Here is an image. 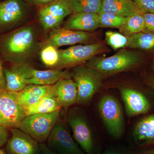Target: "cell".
Returning <instances> with one entry per match:
<instances>
[{
  "label": "cell",
  "instance_id": "6da1fadb",
  "mask_svg": "<svg viewBox=\"0 0 154 154\" xmlns=\"http://www.w3.org/2000/svg\"><path fill=\"white\" fill-rule=\"evenodd\" d=\"M37 48L33 27L27 26L0 38V51L5 60L13 64L28 63Z\"/></svg>",
  "mask_w": 154,
  "mask_h": 154
},
{
  "label": "cell",
  "instance_id": "7a4b0ae2",
  "mask_svg": "<svg viewBox=\"0 0 154 154\" xmlns=\"http://www.w3.org/2000/svg\"><path fill=\"white\" fill-rule=\"evenodd\" d=\"M139 53L122 48L114 55L106 57H94L88 61L87 66L97 70L104 77L127 70L140 61Z\"/></svg>",
  "mask_w": 154,
  "mask_h": 154
},
{
  "label": "cell",
  "instance_id": "3957f363",
  "mask_svg": "<svg viewBox=\"0 0 154 154\" xmlns=\"http://www.w3.org/2000/svg\"><path fill=\"white\" fill-rule=\"evenodd\" d=\"M72 74L78 90L77 104H88L102 87L104 76L87 65L74 67Z\"/></svg>",
  "mask_w": 154,
  "mask_h": 154
},
{
  "label": "cell",
  "instance_id": "277c9868",
  "mask_svg": "<svg viewBox=\"0 0 154 154\" xmlns=\"http://www.w3.org/2000/svg\"><path fill=\"white\" fill-rule=\"evenodd\" d=\"M61 110L53 113L26 116L19 128L39 143L47 141L58 120Z\"/></svg>",
  "mask_w": 154,
  "mask_h": 154
},
{
  "label": "cell",
  "instance_id": "5b68a950",
  "mask_svg": "<svg viewBox=\"0 0 154 154\" xmlns=\"http://www.w3.org/2000/svg\"><path fill=\"white\" fill-rule=\"evenodd\" d=\"M58 51L59 60L56 66L59 68H64L81 65L97 54L106 51V47L103 42H97L74 45Z\"/></svg>",
  "mask_w": 154,
  "mask_h": 154
},
{
  "label": "cell",
  "instance_id": "8992f818",
  "mask_svg": "<svg viewBox=\"0 0 154 154\" xmlns=\"http://www.w3.org/2000/svg\"><path fill=\"white\" fill-rule=\"evenodd\" d=\"M99 110L106 129L115 138L121 136L124 128V119L121 105L110 95L103 96L100 101Z\"/></svg>",
  "mask_w": 154,
  "mask_h": 154
},
{
  "label": "cell",
  "instance_id": "52a82bcc",
  "mask_svg": "<svg viewBox=\"0 0 154 154\" xmlns=\"http://www.w3.org/2000/svg\"><path fill=\"white\" fill-rule=\"evenodd\" d=\"M46 145L56 154H86L73 139L64 121L60 119L48 138Z\"/></svg>",
  "mask_w": 154,
  "mask_h": 154
},
{
  "label": "cell",
  "instance_id": "ba28073f",
  "mask_svg": "<svg viewBox=\"0 0 154 154\" xmlns=\"http://www.w3.org/2000/svg\"><path fill=\"white\" fill-rule=\"evenodd\" d=\"M66 116L67 122L76 142L85 153L92 154L94 147L93 135L85 116L75 108L70 109Z\"/></svg>",
  "mask_w": 154,
  "mask_h": 154
},
{
  "label": "cell",
  "instance_id": "9c48e42d",
  "mask_svg": "<svg viewBox=\"0 0 154 154\" xmlns=\"http://www.w3.org/2000/svg\"><path fill=\"white\" fill-rule=\"evenodd\" d=\"M26 116L25 108L17 102L12 92L0 91V125L19 128Z\"/></svg>",
  "mask_w": 154,
  "mask_h": 154
},
{
  "label": "cell",
  "instance_id": "30bf717a",
  "mask_svg": "<svg viewBox=\"0 0 154 154\" xmlns=\"http://www.w3.org/2000/svg\"><path fill=\"white\" fill-rule=\"evenodd\" d=\"M71 14L67 0H55L39 10L38 17L45 30H52L60 28L64 18Z\"/></svg>",
  "mask_w": 154,
  "mask_h": 154
},
{
  "label": "cell",
  "instance_id": "8fae6325",
  "mask_svg": "<svg viewBox=\"0 0 154 154\" xmlns=\"http://www.w3.org/2000/svg\"><path fill=\"white\" fill-rule=\"evenodd\" d=\"M12 136L6 145L8 154H39L40 143L18 128H11Z\"/></svg>",
  "mask_w": 154,
  "mask_h": 154
},
{
  "label": "cell",
  "instance_id": "7c38bea8",
  "mask_svg": "<svg viewBox=\"0 0 154 154\" xmlns=\"http://www.w3.org/2000/svg\"><path fill=\"white\" fill-rule=\"evenodd\" d=\"M94 38L90 32L59 28L52 30L45 41V46L51 45L58 48L61 46L90 42Z\"/></svg>",
  "mask_w": 154,
  "mask_h": 154
},
{
  "label": "cell",
  "instance_id": "4fadbf2b",
  "mask_svg": "<svg viewBox=\"0 0 154 154\" xmlns=\"http://www.w3.org/2000/svg\"><path fill=\"white\" fill-rule=\"evenodd\" d=\"M32 68L28 63H21L4 69L6 91L18 92L25 89L28 85L27 82L30 78Z\"/></svg>",
  "mask_w": 154,
  "mask_h": 154
},
{
  "label": "cell",
  "instance_id": "5bb4252c",
  "mask_svg": "<svg viewBox=\"0 0 154 154\" xmlns=\"http://www.w3.org/2000/svg\"><path fill=\"white\" fill-rule=\"evenodd\" d=\"M126 114L129 116L145 114L150 110L148 99L139 91L129 88L120 89Z\"/></svg>",
  "mask_w": 154,
  "mask_h": 154
},
{
  "label": "cell",
  "instance_id": "9a60e30c",
  "mask_svg": "<svg viewBox=\"0 0 154 154\" xmlns=\"http://www.w3.org/2000/svg\"><path fill=\"white\" fill-rule=\"evenodd\" d=\"M53 92L66 115L69 107L76 103L78 90L74 81L63 79L53 85Z\"/></svg>",
  "mask_w": 154,
  "mask_h": 154
},
{
  "label": "cell",
  "instance_id": "2e32d148",
  "mask_svg": "<svg viewBox=\"0 0 154 154\" xmlns=\"http://www.w3.org/2000/svg\"><path fill=\"white\" fill-rule=\"evenodd\" d=\"M133 137L139 146L154 145V114L147 116L138 122L134 129Z\"/></svg>",
  "mask_w": 154,
  "mask_h": 154
},
{
  "label": "cell",
  "instance_id": "e0dca14e",
  "mask_svg": "<svg viewBox=\"0 0 154 154\" xmlns=\"http://www.w3.org/2000/svg\"><path fill=\"white\" fill-rule=\"evenodd\" d=\"M64 28L77 31L90 32L99 28V14L78 13L72 14Z\"/></svg>",
  "mask_w": 154,
  "mask_h": 154
},
{
  "label": "cell",
  "instance_id": "ac0fdd59",
  "mask_svg": "<svg viewBox=\"0 0 154 154\" xmlns=\"http://www.w3.org/2000/svg\"><path fill=\"white\" fill-rule=\"evenodd\" d=\"M52 88L53 85H29L22 91L12 93L17 102L25 108L36 104Z\"/></svg>",
  "mask_w": 154,
  "mask_h": 154
},
{
  "label": "cell",
  "instance_id": "d6986e66",
  "mask_svg": "<svg viewBox=\"0 0 154 154\" xmlns=\"http://www.w3.org/2000/svg\"><path fill=\"white\" fill-rule=\"evenodd\" d=\"M25 10L20 0H6L0 2V26H10L22 20Z\"/></svg>",
  "mask_w": 154,
  "mask_h": 154
},
{
  "label": "cell",
  "instance_id": "ffe728a7",
  "mask_svg": "<svg viewBox=\"0 0 154 154\" xmlns=\"http://www.w3.org/2000/svg\"><path fill=\"white\" fill-rule=\"evenodd\" d=\"M72 78V72L59 69L39 70L32 68L28 85H52L60 80Z\"/></svg>",
  "mask_w": 154,
  "mask_h": 154
},
{
  "label": "cell",
  "instance_id": "44dd1931",
  "mask_svg": "<svg viewBox=\"0 0 154 154\" xmlns=\"http://www.w3.org/2000/svg\"><path fill=\"white\" fill-rule=\"evenodd\" d=\"M101 12L125 17L145 13L131 0H102Z\"/></svg>",
  "mask_w": 154,
  "mask_h": 154
},
{
  "label": "cell",
  "instance_id": "7402d4cb",
  "mask_svg": "<svg viewBox=\"0 0 154 154\" xmlns=\"http://www.w3.org/2000/svg\"><path fill=\"white\" fill-rule=\"evenodd\" d=\"M62 108L53 92L52 88L50 92L43 96L37 103L25 109L26 116H28L53 113L61 110Z\"/></svg>",
  "mask_w": 154,
  "mask_h": 154
},
{
  "label": "cell",
  "instance_id": "603a6c76",
  "mask_svg": "<svg viewBox=\"0 0 154 154\" xmlns=\"http://www.w3.org/2000/svg\"><path fill=\"white\" fill-rule=\"evenodd\" d=\"M72 14L94 13L101 11L102 0H67Z\"/></svg>",
  "mask_w": 154,
  "mask_h": 154
},
{
  "label": "cell",
  "instance_id": "cb8c5ba5",
  "mask_svg": "<svg viewBox=\"0 0 154 154\" xmlns=\"http://www.w3.org/2000/svg\"><path fill=\"white\" fill-rule=\"evenodd\" d=\"M143 14H134L126 17L124 24L119 29V32L128 38L142 32L144 27Z\"/></svg>",
  "mask_w": 154,
  "mask_h": 154
},
{
  "label": "cell",
  "instance_id": "d4e9b609",
  "mask_svg": "<svg viewBox=\"0 0 154 154\" xmlns=\"http://www.w3.org/2000/svg\"><path fill=\"white\" fill-rule=\"evenodd\" d=\"M126 48L142 50H154V33H141L129 37Z\"/></svg>",
  "mask_w": 154,
  "mask_h": 154
},
{
  "label": "cell",
  "instance_id": "484cf974",
  "mask_svg": "<svg viewBox=\"0 0 154 154\" xmlns=\"http://www.w3.org/2000/svg\"><path fill=\"white\" fill-rule=\"evenodd\" d=\"M99 28L119 29L125 22L126 17L110 13L100 12L99 14Z\"/></svg>",
  "mask_w": 154,
  "mask_h": 154
},
{
  "label": "cell",
  "instance_id": "4316f807",
  "mask_svg": "<svg viewBox=\"0 0 154 154\" xmlns=\"http://www.w3.org/2000/svg\"><path fill=\"white\" fill-rule=\"evenodd\" d=\"M128 39V37L120 32L109 30L105 33V40L106 43L114 50L126 48Z\"/></svg>",
  "mask_w": 154,
  "mask_h": 154
},
{
  "label": "cell",
  "instance_id": "83f0119b",
  "mask_svg": "<svg viewBox=\"0 0 154 154\" xmlns=\"http://www.w3.org/2000/svg\"><path fill=\"white\" fill-rule=\"evenodd\" d=\"M41 60L46 66H56L59 60V54L57 48L51 45H45L41 51Z\"/></svg>",
  "mask_w": 154,
  "mask_h": 154
},
{
  "label": "cell",
  "instance_id": "f1b7e54d",
  "mask_svg": "<svg viewBox=\"0 0 154 154\" xmlns=\"http://www.w3.org/2000/svg\"><path fill=\"white\" fill-rule=\"evenodd\" d=\"M144 20L143 33H154V13H146L143 14Z\"/></svg>",
  "mask_w": 154,
  "mask_h": 154
},
{
  "label": "cell",
  "instance_id": "f546056e",
  "mask_svg": "<svg viewBox=\"0 0 154 154\" xmlns=\"http://www.w3.org/2000/svg\"><path fill=\"white\" fill-rule=\"evenodd\" d=\"M146 13H154V0H131Z\"/></svg>",
  "mask_w": 154,
  "mask_h": 154
},
{
  "label": "cell",
  "instance_id": "4dcf8cb0",
  "mask_svg": "<svg viewBox=\"0 0 154 154\" xmlns=\"http://www.w3.org/2000/svg\"><path fill=\"white\" fill-rule=\"evenodd\" d=\"M8 128L0 125V147L2 146L8 141Z\"/></svg>",
  "mask_w": 154,
  "mask_h": 154
},
{
  "label": "cell",
  "instance_id": "1f68e13d",
  "mask_svg": "<svg viewBox=\"0 0 154 154\" xmlns=\"http://www.w3.org/2000/svg\"><path fill=\"white\" fill-rule=\"evenodd\" d=\"M102 154H132L127 150L119 147H111L105 149Z\"/></svg>",
  "mask_w": 154,
  "mask_h": 154
},
{
  "label": "cell",
  "instance_id": "d6a6232c",
  "mask_svg": "<svg viewBox=\"0 0 154 154\" xmlns=\"http://www.w3.org/2000/svg\"><path fill=\"white\" fill-rule=\"evenodd\" d=\"M0 91H6L5 78L4 73V69L0 57Z\"/></svg>",
  "mask_w": 154,
  "mask_h": 154
},
{
  "label": "cell",
  "instance_id": "836d02e7",
  "mask_svg": "<svg viewBox=\"0 0 154 154\" xmlns=\"http://www.w3.org/2000/svg\"><path fill=\"white\" fill-rule=\"evenodd\" d=\"M40 149L42 154H56L48 148L46 144L44 143H40Z\"/></svg>",
  "mask_w": 154,
  "mask_h": 154
},
{
  "label": "cell",
  "instance_id": "e575fe53",
  "mask_svg": "<svg viewBox=\"0 0 154 154\" xmlns=\"http://www.w3.org/2000/svg\"><path fill=\"white\" fill-rule=\"evenodd\" d=\"M152 147L137 153L135 154H154V145Z\"/></svg>",
  "mask_w": 154,
  "mask_h": 154
},
{
  "label": "cell",
  "instance_id": "d590c367",
  "mask_svg": "<svg viewBox=\"0 0 154 154\" xmlns=\"http://www.w3.org/2000/svg\"><path fill=\"white\" fill-rule=\"evenodd\" d=\"M34 1L41 5H45L50 4L55 0H34Z\"/></svg>",
  "mask_w": 154,
  "mask_h": 154
},
{
  "label": "cell",
  "instance_id": "8d00e7d4",
  "mask_svg": "<svg viewBox=\"0 0 154 154\" xmlns=\"http://www.w3.org/2000/svg\"><path fill=\"white\" fill-rule=\"evenodd\" d=\"M0 154H8L7 153V152L4 150L0 148Z\"/></svg>",
  "mask_w": 154,
  "mask_h": 154
},
{
  "label": "cell",
  "instance_id": "74e56055",
  "mask_svg": "<svg viewBox=\"0 0 154 154\" xmlns=\"http://www.w3.org/2000/svg\"><path fill=\"white\" fill-rule=\"evenodd\" d=\"M150 86L152 88L153 90L154 91V83H151L150 84Z\"/></svg>",
  "mask_w": 154,
  "mask_h": 154
},
{
  "label": "cell",
  "instance_id": "f35d334b",
  "mask_svg": "<svg viewBox=\"0 0 154 154\" xmlns=\"http://www.w3.org/2000/svg\"><path fill=\"white\" fill-rule=\"evenodd\" d=\"M153 66H154V60L153 61Z\"/></svg>",
  "mask_w": 154,
  "mask_h": 154
}]
</instances>
